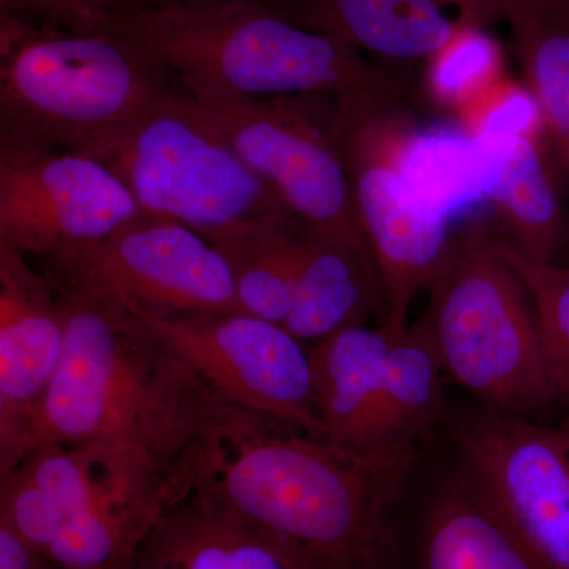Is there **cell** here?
I'll return each instance as SVG.
<instances>
[{
	"label": "cell",
	"instance_id": "1",
	"mask_svg": "<svg viewBox=\"0 0 569 569\" xmlns=\"http://www.w3.org/2000/svg\"><path fill=\"white\" fill-rule=\"evenodd\" d=\"M419 455H361L227 406L193 486L310 569H388L396 509Z\"/></svg>",
	"mask_w": 569,
	"mask_h": 569
},
{
	"label": "cell",
	"instance_id": "2",
	"mask_svg": "<svg viewBox=\"0 0 569 569\" xmlns=\"http://www.w3.org/2000/svg\"><path fill=\"white\" fill-rule=\"evenodd\" d=\"M50 279L66 347L21 459L43 445H70L137 456L168 470L197 467L228 403L132 309Z\"/></svg>",
	"mask_w": 569,
	"mask_h": 569
},
{
	"label": "cell",
	"instance_id": "3",
	"mask_svg": "<svg viewBox=\"0 0 569 569\" xmlns=\"http://www.w3.org/2000/svg\"><path fill=\"white\" fill-rule=\"evenodd\" d=\"M178 80L250 97L342 93L392 86L343 41L296 24L264 0L138 6L111 22Z\"/></svg>",
	"mask_w": 569,
	"mask_h": 569
},
{
	"label": "cell",
	"instance_id": "4",
	"mask_svg": "<svg viewBox=\"0 0 569 569\" xmlns=\"http://www.w3.org/2000/svg\"><path fill=\"white\" fill-rule=\"evenodd\" d=\"M176 78L111 31L0 17V138L80 151L132 121Z\"/></svg>",
	"mask_w": 569,
	"mask_h": 569
},
{
	"label": "cell",
	"instance_id": "5",
	"mask_svg": "<svg viewBox=\"0 0 569 569\" xmlns=\"http://www.w3.org/2000/svg\"><path fill=\"white\" fill-rule=\"evenodd\" d=\"M429 288L421 321L447 377L497 413L541 419L556 406L530 296L496 234L471 224L456 236Z\"/></svg>",
	"mask_w": 569,
	"mask_h": 569
},
{
	"label": "cell",
	"instance_id": "6",
	"mask_svg": "<svg viewBox=\"0 0 569 569\" xmlns=\"http://www.w3.org/2000/svg\"><path fill=\"white\" fill-rule=\"evenodd\" d=\"M78 152L118 176L142 212L181 222L209 241L293 216L178 80L132 121Z\"/></svg>",
	"mask_w": 569,
	"mask_h": 569
},
{
	"label": "cell",
	"instance_id": "7",
	"mask_svg": "<svg viewBox=\"0 0 569 569\" xmlns=\"http://www.w3.org/2000/svg\"><path fill=\"white\" fill-rule=\"evenodd\" d=\"M413 130L392 88L336 96V140L383 290V326L391 332L408 328L411 302L433 282L456 239L451 219L426 203L400 170Z\"/></svg>",
	"mask_w": 569,
	"mask_h": 569
},
{
	"label": "cell",
	"instance_id": "8",
	"mask_svg": "<svg viewBox=\"0 0 569 569\" xmlns=\"http://www.w3.org/2000/svg\"><path fill=\"white\" fill-rule=\"evenodd\" d=\"M178 81L299 222L370 252L336 140V96L250 97Z\"/></svg>",
	"mask_w": 569,
	"mask_h": 569
},
{
	"label": "cell",
	"instance_id": "9",
	"mask_svg": "<svg viewBox=\"0 0 569 569\" xmlns=\"http://www.w3.org/2000/svg\"><path fill=\"white\" fill-rule=\"evenodd\" d=\"M37 261L52 279L133 309L160 313L242 310L227 258L204 236L168 217L141 212L96 244Z\"/></svg>",
	"mask_w": 569,
	"mask_h": 569
},
{
	"label": "cell",
	"instance_id": "10",
	"mask_svg": "<svg viewBox=\"0 0 569 569\" xmlns=\"http://www.w3.org/2000/svg\"><path fill=\"white\" fill-rule=\"evenodd\" d=\"M228 406L321 437L310 346L244 310L160 313L133 309Z\"/></svg>",
	"mask_w": 569,
	"mask_h": 569
},
{
	"label": "cell",
	"instance_id": "11",
	"mask_svg": "<svg viewBox=\"0 0 569 569\" xmlns=\"http://www.w3.org/2000/svg\"><path fill=\"white\" fill-rule=\"evenodd\" d=\"M458 460L546 569H569V419L482 407L456 419Z\"/></svg>",
	"mask_w": 569,
	"mask_h": 569
},
{
	"label": "cell",
	"instance_id": "12",
	"mask_svg": "<svg viewBox=\"0 0 569 569\" xmlns=\"http://www.w3.org/2000/svg\"><path fill=\"white\" fill-rule=\"evenodd\" d=\"M141 212L99 160L0 138V244L41 260L96 244Z\"/></svg>",
	"mask_w": 569,
	"mask_h": 569
},
{
	"label": "cell",
	"instance_id": "13",
	"mask_svg": "<svg viewBox=\"0 0 569 569\" xmlns=\"http://www.w3.org/2000/svg\"><path fill=\"white\" fill-rule=\"evenodd\" d=\"M63 347L54 283L28 254L0 244V477L20 462Z\"/></svg>",
	"mask_w": 569,
	"mask_h": 569
},
{
	"label": "cell",
	"instance_id": "14",
	"mask_svg": "<svg viewBox=\"0 0 569 569\" xmlns=\"http://www.w3.org/2000/svg\"><path fill=\"white\" fill-rule=\"evenodd\" d=\"M277 10L302 28L397 62L429 61L462 26L503 14L500 0H283Z\"/></svg>",
	"mask_w": 569,
	"mask_h": 569
},
{
	"label": "cell",
	"instance_id": "15",
	"mask_svg": "<svg viewBox=\"0 0 569 569\" xmlns=\"http://www.w3.org/2000/svg\"><path fill=\"white\" fill-rule=\"evenodd\" d=\"M417 569H546L466 468L433 482L419 512Z\"/></svg>",
	"mask_w": 569,
	"mask_h": 569
},
{
	"label": "cell",
	"instance_id": "16",
	"mask_svg": "<svg viewBox=\"0 0 569 569\" xmlns=\"http://www.w3.org/2000/svg\"><path fill=\"white\" fill-rule=\"evenodd\" d=\"M373 316L385 323L387 305L369 250L305 224L295 301L284 328L313 346L348 326L367 325Z\"/></svg>",
	"mask_w": 569,
	"mask_h": 569
},
{
	"label": "cell",
	"instance_id": "17",
	"mask_svg": "<svg viewBox=\"0 0 569 569\" xmlns=\"http://www.w3.org/2000/svg\"><path fill=\"white\" fill-rule=\"evenodd\" d=\"M138 557L167 569H310L290 549L217 507L193 485L164 512Z\"/></svg>",
	"mask_w": 569,
	"mask_h": 569
},
{
	"label": "cell",
	"instance_id": "18",
	"mask_svg": "<svg viewBox=\"0 0 569 569\" xmlns=\"http://www.w3.org/2000/svg\"><path fill=\"white\" fill-rule=\"evenodd\" d=\"M545 134L477 142L488 170L485 197L508 228L507 241L533 260L552 261L563 236V216Z\"/></svg>",
	"mask_w": 569,
	"mask_h": 569
},
{
	"label": "cell",
	"instance_id": "19",
	"mask_svg": "<svg viewBox=\"0 0 569 569\" xmlns=\"http://www.w3.org/2000/svg\"><path fill=\"white\" fill-rule=\"evenodd\" d=\"M395 332L383 325H355L310 346L321 437L367 455L389 347Z\"/></svg>",
	"mask_w": 569,
	"mask_h": 569
},
{
	"label": "cell",
	"instance_id": "20",
	"mask_svg": "<svg viewBox=\"0 0 569 569\" xmlns=\"http://www.w3.org/2000/svg\"><path fill=\"white\" fill-rule=\"evenodd\" d=\"M445 377L422 321L395 332L367 436V455L418 456L419 445L447 418Z\"/></svg>",
	"mask_w": 569,
	"mask_h": 569
},
{
	"label": "cell",
	"instance_id": "21",
	"mask_svg": "<svg viewBox=\"0 0 569 569\" xmlns=\"http://www.w3.org/2000/svg\"><path fill=\"white\" fill-rule=\"evenodd\" d=\"M295 216L236 228L212 239L233 274L244 312L283 325L295 301L301 236Z\"/></svg>",
	"mask_w": 569,
	"mask_h": 569
},
{
	"label": "cell",
	"instance_id": "22",
	"mask_svg": "<svg viewBox=\"0 0 569 569\" xmlns=\"http://www.w3.org/2000/svg\"><path fill=\"white\" fill-rule=\"evenodd\" d=\"M411 189L448 216L486 200L485 151L462 130L411 132L400 156Z\"/></svg>",
	"mask_w": 569,
	"mask_h": 569
},
{
	"label": "cell",
	"instance_id": "23",
	"mask_svg": "<svg viewBox=\"0 0 569 569\" xmlns=\"http://www.w3.org/2000/svg\"><path fill=\"white\" fill-rule=\"evenodd\" d=\"M527 84L541 110L546 132L569 163V24L559 17L505 7Z\"/></svg>",
	"mask_w": 569,
	"mask_h": 569
},
{
	"label": "cell",
	"instance_id": "24",
	"mask_svg": "<svg viewBox=\"0 0 569 569\" xmlns=\"http://www.w3.org/2000/svg\"><path fill=\"white\" fill-rule=\"evenodd\" d=\"M497 242L530 296L556 406L569 408V266L533 260L498 236Z\"/></svg>",
	"mask_w": 569,
	"mask_h": 569
},
{
	"label": "cell",
	"instance_id": "25",
	"mask_svg": "<svg viewBox=\"0 0 569 569\" xmlns=\"http://www.w3.org/2000/svg\"><path fill=\"white\" fill-rule=\"evenodd\" d=\"M427 62L430 92L456 110L505 77L500 44L477 24L462 26Z\"/></svg>",
	"mask_w": 569,
	"mask_h": 569
},
{
	"label": "cell",
	"instance_id": "26",
	"mask_svg": "<svg viewBox=\"0 0 569 569\" xmlns=\"http://www.w3.org/2000/svg\"><path fill=\"white\" fill-rule=\"evenodd\" d=\"M458 111L460 130L479 142L546 132L533 93L507 77H501Z\"/></svg>",
	"mask_w": 569,
	"mask_h": 569
},
{
	"label": "cell",
	"instance_id": "27",
	"mask_svg": "<svg viewBox=\"0 0 569 569\" xmlns=\"http://www.w3.org/2000/svg\"><path fill=\"white\" fill-rule=\"evenodd\" d=\"M141 0H0V17L36 28L102 32Z\"/></svg>",
	"mask_w": 569,
	"mask_h": 569
},
{
	"label": "cell",
	"instance_id": "28",
	"mask_svg": "<svg viewBox=\"0 0 569 569\" xmlns=\"http://www.w3.org/2000/svg\"><path fill=\"white\" fill-rule=\"evenodd\" d=\"M0 569H59L40 548L0 522Z\"/></svg>",
	"mask_w": 569,
	"mask_h": 569
},
{
	"label": "cell",
	"instance_id": "29",
	"mask_svg": "<svg viewBox=\"0 0 569 569\" xmlns=\"http://www.w3.org/2000/svg\"><path fill=\"white\" fill-rule=\"evenodd\" d=\"M508 6L522 7L552 17L569 13V0H501V11Z\"/></svg>",
	"mask_w": 569,
	"mask_h": 569
},
{
	"label": "cell",
	"instance_id": "30",
	"mask_svg": "<svg viewBox=\"0 0 569 569\" xmlns=\"http://www.w3.org/2000/svg\"><path fill=\"white\" fill-rule=\"evenodd\" d=\"M168 2H193V0H141L138 6H157V3ZM264 2L271 3L272 7H279V3L282 2V0H264Z\"/></svg>",
	"mask_w": 569,
	"mask_h": 569
},
{
	"label": "cell",
	"instance_id": "31",
	"mask_svg": "<svg viewBox=\"0 0 569 569\" xmlns=\"http://www.w3.org/2000/svg\"><path fill=\"white\" fill-rule=\"evenodd\" d=\"M132 569H167L163 567H159V565L152 563V561L141 559V557H137L134 560V565Z\"/></svg>",
	"mask_w": 569,
	"mask_h": 569
},
{
	"label": "cell",
	"instance_id": "32",
	"mask_svg": "<svg viewBox=\"0 0 569 569\" xmlns=\"http://www.w3.org/2000/svg\"><path fill=\"white\" fill-rule=\"evenodd\" d=\"M561 20L567 21L569 24V13L560 14Z\"/></svg>",
	"mask_w": 569,
	"mask_h": 569
},
{
	"label": "cell",
	"instance_id": "33",
	"mask_svg": "<svg viewBox=\"0 0 569 569\" xmlns=\"http://www.w3.org/2000/svg\"><path fill=\"white\" fill-rule=\"evenodd\" d=\"M567 167H568V170H569V163L567 164Z\"/></svg>",
	"mask_w": 569,
	"mask_h": 569
}]
</instances>
